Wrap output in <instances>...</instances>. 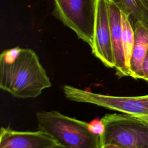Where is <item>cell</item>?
<instances>
[{"label":"cell","mask_w":148,"mask_h":148,"mask_svg":"<svg viewBox=\"0 0 148 148\" xmlns=\"http://www.w3.org/2000/svg\"><path fill=\"white\" fill-rule=\"evenodd\" d=\"M51 86L50 79L33 50L21 49L10 62L0 60V88L12 96L34 98Z\"/></svg>","instance_id":"cell-1"},{"label":"cell","mask_w":148,"mask_h":148,"mask_svg":"<svg viewBox=\"0 0 148 148\" xmlns=\"http://www.w3.org/2000/svg\"><path fill=\"white\" fill-rule=\"evenodd\" d=\"M38 130L53 137L65 148H100L99 136L91 131L89 123L56 110L36 113Z\"/></svg>","instance_id":"cell-2"},{"label":"cell","mask_w":148,"mask_h":148,"mask_svg":"<svg viewBox=\"0 0 148 148\" xmlns=\"http://www.w3.org/2000/svg\"><path fill=\"white\" fill-rule=\"evenodd\" d=\"M101 120L104 132L99 136L101 146L115 144L127 148H148V122L125 114H106Z\"/></svg>","instance_id":"cell-3"},{"label":"cell","mask_w":148,"mask_h":148,"mask_svg":"<svg viewBox=\"0 0 148 148\" xmlns=\"http://www.w3.org/2000/svg\"><path fill=\"white\" fill-rule=\"evenodd\" d=\"M52 14L91 47L98 0H53Z\"/></svg>","instance_id":"cell-4"},{"label":"cell","mask_w":148,"mask_h":148,"mask_svg":"<svg viewBox=\"0 0 148 148\" xmlns=\"http://www.w3.org/2000/svg\"><path fill=\"white\" fill-rule=\"evenodd\" d=\"M65 96L68 99L93 104L109 110L132 115L148 122V95L124 97L95 93L72 86L63 87Z\"/></svg>","instance_id":"cell-5"},{"label":"cell","mask_w":148,"mask_h":148,"mask_svg":"<svg viewBox=\"0 0 148 148\" xmlns=\"http://www.w3.org/2000/svg\"><path fill=\"white\" fill-rule=\"evenodd\" d=\"M92 53L103 65L114 68L115 62L113 53L108 0H98L94 38L91 46Z\"/></svg>","instance_id":"cell-6"},{"label":"cell","mask_w":148,"mask_h":148,"mask_svg":"<svg viewBox=\"0 0 148 148\" xmlns=\"http://www.w3.org/2000/svg\"><path fill=\"white\" fill-rule=\"evenodd\" d=\"M56 145L53 137L38 130L20 131L2 127L0 130V148H49Z\"/></svg>","instance_id":"cell-7"},{"label":"cell","mask_w":148,"mask_h":148,"mask_svg":"<svg viewBox=\"0 0 148 148\" xmlns=\"http://www.w3.org/2000/svg\"><path fill=\"white\" fill-rule=\"evenodd\" d=\"M108 8L116 75L119 77L131 76L130 71L125 64L123 47L121 10L116 3L110 0H108Z\"/></svg>","instance_id":"cell-8"},{"label":"cell","mask_w":148,"mask_h":148,"mask_svg":"<svg viewBox=\"0 0 148 148\" xmlns=\"http://www.w3.org/2000/svg\"><path fill=\"white\" fill-rule=\"evenodd\" d=\"M134 43L130 60L131 77L143 79V62L148 50V27L140 21L133 26Z\"/></svg>","instance_id":"cell-9"},{"label":"cell","mask_w":148,"mask_h":148,"mask_svg":"<svg viewBox=\"0 0 148 148\" xmlns=\"http://www.w3.org/2000/svg\"><path fill=\"white\" fill-rule=\"evenodd\" d=\"M129 16L132 25L140 21L148 27V10L144 0H110Z\"/></svg>","instance_id":"cell-10"},{"label":"cell","mask_w":148,"mask_h":148,"mask_svg":"<svg viewBox=\"0 0 148 148\" xmlns=\"http://www.w3.org/2000/svg\"><path fill=\"white\" fill-rule=\"evenodd\" d=\"M121 23L122 27V43L125 64L127 68L130 69V60L134 43V31L129 16L122 11H121Z\"/></svg>","instance_id":"cell-11"},{"label":"cell","mask_w":148,"mask_h":148,"mask_svg":"<svg viewBox=\"0 0 148 148\" xmlns=\"http://www.w3.org/2000/svg\"><path fill=\"white\" fill-rule=\"evenodd\" d=\"M21 48H20L18 46H17L12 49L4 50L1 54L0 60H3L8 62L13 61L18 56L21 51Z\"/></svg>","instance_id":"cell-12"},{"label":"cell","mask_w":148,"mask_h":148,"mask_svg":"<svg viewBox=\"0 0 148 148\" xmlns=\"http://www.w3.org/2000/svg\"><path fill=\"white\" fill-rule=\"evenodd\" d=\"M89 127L91 132L99 136L104 132V125L101 120L92 121L91 123H89Z\"/></svg>","instance_id":"cell-13"},{"label":"cell","mask_w":148,"mask_h":148,"mask_svg":"<svg viewBox=\"0 0 148 148\" xmlns=\"http://www.w3.org/2000/svg\"><path fill=\"white\" fill-rule=\"evenodd\" d=\"M142 69L143 73V79L145 80L146 82H148V50L143 62Z\"/></svg>","instance_id":"cell-14"},{"label":"cell","mask_w":148,"mask_h":148,"mask_svg":"<svg viewBox=\"0 0 148 148\" xmlns=\"http://www.w3.org/2000/svg\"><path fill=\"white\" fill-rule=\"evenodd\" d=\"M100 148H127V147L122 146H120L118 145H115V144H106V145H101L100 146Z\"/></svg>","instance_id":"cell-15"},{"label":"cell","mask_w":148,"mask_h":148,"mask_svg":"<svg viewBox=\"0 0 148 148\" xmlns=\"http://www.w3.org/2000/svg\"><path fill=\"white\" fill-rule=\"evenodd\" d=\"M49 148H65V147L60 145H54L52 147H49Z\"/></svg>","instance_id":"cell-16"},{"label":"cell","mask_w":148,"mask_h":148,"mask_svg":"<svg viewBox=\"0 0 148 148\" xmlns=\"http://www.w3.org/2000/svg\"><path fill=\"white\" fill-rule=\"evenodd\" d=\"M145 1V3L146 4V6L147 7V9L148 10V0H144Z\"/></svg>","instance_id":"cell-17"}]
</instances>
